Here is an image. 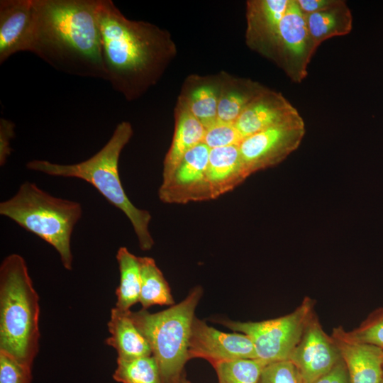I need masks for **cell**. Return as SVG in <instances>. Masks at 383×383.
Wrapping results in <instances>:
<instances>
[{"label":"cell","mask_w":383,"mask_h":383,"mask_svg":"<svg viewBox=\"0 0 383 383\" xmlns=\"http://www.w3.org/2000/svg\"><path fill=\"white\" fill-rule=\"evenodd\" d=\"M98 22L106 80L133 101L156 84L176 55L168 31L127 18L111 0H99Z\"/></svg>","instance_id":"6da1fadb"},{"label":"cell","mask_w":383,"mask_h":383,"mask_svg":"<svg viewBox=\"0 0 383 383\" xmlns=\"http://www.w3.org/2000/svg\"><path fill=\"white\" fill-rule=\"evenodd\" d=\"M217 120L234 123L250 103L265 87L247 79L220 77Z\"/></svg>","instance_id":"44dd1931"},{"label":"cell","mask_w":383,"mask_h":383,"mask_svg":"<svg viewBox=\"0 0 383 383\" xmlns=\"http://www.w3.org/2000/svg\"><path fill=\"white\" fill-rule=\"evenodd\" d=\"M116 257L120 272V282L116 290V307L122 311H128L139 301L141 278L138 257L126 247H121Z\"/></svg>","instance_id":"cb8c5ba5"},{"label":"cell","mask_w":383,"mask_h":383,"mask_svg":"<svg viewBox=\"0 0 383 383\" xmlns=\"http://www.w3.org/2000/svg\"><path fill=\"white\" fill-rule=\"evenodd\" d=\"M243 138L234 123H225L217 120L206 128L203 143L210 149L239 145Z\"/></svg>","instance_id":"83f0119b"},{"label":"cell","mask_w":383,"mask_h":383,"mask_svg":"<svg viewBox=\"0 0 383 383\" xmlns=\"http://www.w3.org/2000/svg\"><path fill=\"white\" fill-rule=\"evenodd\" d=\"M259 383H305L296 367L290 360L267 364L261 373Z\"/></svg>","instance_id":"f1b7e54d"},{"label":"cell","mask_w":383,"mask_h":383,"mask_svg":"<svg viewBox=\"0 0 383 383\" xmlns=\"http://www.w3.org/2000/svg\"><path fill=\"white\" fill-rule=\"evenodd\" d=\"M315 302L305 296L292 312L269 320L247 322L221 320L218 322L235 332L248 335L255 346L257 358L266 364L287 360L314 311Z\"/></svg>","instance_id":"52a82bcc"},{"label":"cell","mask_w":383,"mask_h":383,"mask_svg":"<svg viewBox=\"0 0 383 383\" xmlns=\"http://www.w3.org/2000/svg\"><path fill=\"white\" fill-rule=\"evenodd\" d=\"M129 311L116 307L111 309L108 322L111 335L106 338V343L116 350L118 358L133 359L152 355L148 342L135 326Z\"/></svg>","instance_id":"d6986e66"},{"label":"cell","mask_w":383,"mask_h":383,"mask_svg":"<svg viewBox=\"0 0 383 383\" xmlns=\"http://www.w3.org/2000/svg\"><path fill=\"white\" fill-rule=\"evenodd\" d=\"M30 52L59 72L106 80L99 0H33Z\"/></svg>","instance_id":"7a4b0ae2"},{"label":"cell","mask_w":383,"mask_h":383,"mask_svg":"<svg viewBox=\"0 0 383 383\" xmlns=\"http://www.w3.org/2000/svg\"><path fill=\"white\" fill-rule=\"evenodd\" d=\"M174 118L172 140L163 161L162 182L170 178L188 151L203 143L206 132L205 127L180 99L175 108Z\"/></svg>","instance_id":"e0dca14e"},{"label":"cell","mask_w":383,"mask_h":383,"mask_svg":"<svg viewBox=\"0 0 383 383\" xmlns=\"http://www.w3.org/2000/svg\"><path fill=\"white\" fill-rule=\"evenodd\" d=\"M290 0H250L246 3L247 45L266 57Z\"/></svg>","instance_id":"9a60e30c"},{"label":"cell","mask_w":383,"mask_h":383,"mask_svg":"<svg viewBox=\"0 0 383 383\" xmlns=\"http://www.w3.org/2000/svg\"><path fill=\"white\" fill-rule=\"evenodd\" d=\"M33 0L0 1V64L19 52H30Z\"/></svg>","instance_id":"4fadbf2b"},{"label":"cell","mask_w":383,"mask_h":383,"mask_svg":"<svg viewBox=\"0 0 383 383\" xmlns=\"http://www.w3.org/2000/svg\"><path fill=\"white\" fill-rule=\"evenodd\" d=\"M203 289L196 287L177 304L157 313L142 309L129 311L135 326L148 342L155 359L161 383H179L189 356L191 328Z\"/></svg>","instance_id":"8992f818"},{"label":"cell","mask_w":383,"mask_h":383,"mask_svg":"<svg viewBox=\"0 0 383 383\" xmlns=\"http://www.w3.org/2000/svg\"><path fill=\"white\" fill-rule=\"evenodd\" d=\"M32 367L0 350V383H31Z\"/></svg>","instance_id":"f546056e"},{"label":"cell","mask_w":383,"mask_h":383,"mask_svg":"<svg viewBox=\"0 0 383 383\" xmlns=\"http://www.w3.org/2000/svg\"><path fill=\"white\" fill-rule=\"evenodd\" d=\"M316 50L304 14L296 0H290L266 57L274 61L292 81L300 83L307 76L308 65Z\"/></svg>","instance_id":"9c48e42d"},{"label":"cell","mask_w":383,"mask_h":383,"mask_svg":"<svg viewBox=\"0 0 383 383\" xmlns=\"http://www.w3.org/2000/svg\"><path fill=\"white\" fill-rule=\"evenodd\" d=\"M312 383H350L347 369L342 358L329 372Z\"/></svg>","instance_id":"1f68e13d"},{"label":"cell","mask_w":383,"mask_h":383,"mask_svg":"<svg viewBox=\"0 0 383 383\" xmlns=\"http://www.w3.org/2000/svg\"><path fill=\"white\" fill-rule=\"evenodd\" d=\"M220 86V77L192 76L179 97L205 128L217 121Z\"/></svg>","instance_id":"ffe728a7"},{"label":"cell","mask_w":383,"mask_h":383,"mask_svg":"<svg viewBox=\"0 0 383 383\" xmlns=\"http://www.w3.org/2000/svg\"><path fill=\"white\" fill-rule=\"evenodd\" d=\"M39 297L16 253L0 265V350L32 367L39 350Z\"/></svg>","instance_id":"277c9868"},{"label":"cell","mask_w":383,"mask_h":383,"mask_svg":"<svg viewBox=\"0 0 383 383\" xmlns=\"http://www.w3.org/2000/svg\"><path fill=\"white\" fill-rule=\"evenodd\" d=\"M380 383H383V376H382V380H381Z\"/></svg>","instance_id":"e575fe53"},{"label":"cell","mask_w":383,"mask_h":383,"mask_svg":"<svg viewBox=\"0 0 383 383\" xmlns=\"http://www.w3.org/2000/svg\"><path fill=\"white\" fill-rule=\"evenodd\" d=\"M189 356L202 358L212 366L236 359L257 358L251 339L241 333H227L194 316L189 343Z\"/></svg>","instance_id":"7c38bea8"},{"label":"cell","mask_w":383,"mask_h":383,"mask_svg":"<svg viewBox=\"0 0 383 383\" xmlns=\"http://www.w3.org/2000/svg\"><path fill=\"white\" fill-rule=\"evenodd\" d=\"M15 123L4 118H0V165L4 166L11 155V141L15 136Z\"/></svg>","instance_id":"4dcf8cb0"},{"label":"cell","mask_w":383,"mask_h":383,"mask_svg":"<svg viewBox=\"0 0 383 383\" xmlns=\"http://www.w3.org/2000/svg\"><path fill=\"white\" fill-rule=\"evenodd\" d=\"M210 148L201 143L182 160L158 191L160 199L167 204H187L212 199L207 177Z\"/></svg>","instance_id":"30bf717a"},{"label":"cell","mask_w":383,"mask_h":383,"mask_svg":"<svg viewBox=\"0 0 383 383\" xmlns=\"http://www.w3.org/2000/svg\"><path fill=\"white\" fill-rule=\"evenodd\" d=\"M248 177L238 145L210 149L207 177L212 199L232 191Z\"/></svg>","instance_id":"ac0fdd59"},{"label":"cell","mask_w":383,"mask_h":383,"mask_svg":"<svg viewBox=\"0 0 383 383\" xmlns=\"http://www.w3.org/2000/svg\"><path fill=\"white\" fill-rule=\"evenodd\" d=\"M304 16L308 32L316 49L325 40L347 35L352 30V13L343 0H338L326 10Z\"/></svg>","instance_id":"7402d4cb"},{"label":"cell","mask_w":383,"mask_h":383,"mask_svg":"<svg viewBox=\"0 0 383 383\" xmlns=\"http://www.w3.org/2000/svg\"><path fill=\"white\" fill-rule=\"evenodd\" d=\"M179 383H190V382L186 379L185 376H184Z\"/></svg>","instance_id":"836d02e7"},{"label":"cell","mask_w":383,"mask_h":383,"mask_svg":"<svg viewBox=\"0 0 383 383\" xmlns=\"http://www.w3.org/2000/svg\"><path fill=\"white\" fill-rule=\"evenodd\" d=\"M304 134V121L297 113L245 138L238 147L248 176L282 162L298 148Z\"/></svg>","instance_id":"ba28073f"},{"label":"cell","mask_w":383,"mask_h":383,"mask_svg":"<svg viewBox=\"0 0 383 383\" xmlns=\"http://www.w3.org/2000/svg\"><path fill=\"white\" fill-rule=\"evenodd\" d=\"M340 359L333 339L324 331L313 311L289 360L296 367L305 383H312L329 372Z\"/></svg>","instance_id":"8fae6325"},{"label":"cell","mask_w":383,"mask_h":383,"mask_svg":"<svg viewBox=\"0 0 383 383\" xmlns=\"http://www.w3.org/2000/svg\"><path fill=\"white\" fill-rule=\"evenodd\" d=\"M113 378L120 383H161L159 367L152 355L133 359L117 357Z\"/></svg>","instance_id":"d4e9b609"},{"label":"cell","mask_w":383,"mask_h":383,"mask_svg":"<svg viewBox=\"0 0 383 383\" xmlns=\"http://www.w3.org/2000/svg\"><path fill=\"white\" fill-rule=\"evenodd\" d=\"M141 286L139 301L143 309L154 305L172 306L170 287L153 258L138 257Z\"/></svg>","instance_id":"603a6c76"},{"label":"cell","mask_w":383,"mask_h":383,"mask_svg":"<svg viewBox=\"0 0 383 383\" xmlns=\"http://www.w3.org/2000/svg\"><path fill=\"white\" fill-rule=\"evenodd\" d=\"M133 135L128 121L116 126L108 142L89 159L71 165L34 160L26 163L28 170L55 177H72L86 181L130 220L142 250H149L154 240L148 226L152 216L149 211L135 206L126 194L118 172V161L124 147Z\"/></svg>","instance_id":"3957f363"},{"label":"cell","mask_w":383,"mask_h":383,"mask_svg":"<svg viewBox=\"0 0 383 383\" xmlns=\"http://www.w3.org/2000/svg\"><path fill=\"white\" fill-rule=\"evenodd\" d=\"M338 1V0H296L300 10L304 15L326 10L335 4Z\"/></svg>","instance_id":"d6a6232c"},{"label":"cell","mask_w":383,"mask_h":383,"mask_svg":"<svg viewBox=\"0 0 383 383\" xmlns=\"http://www.w3.org/2000/svg\"><path fill=\"white\" fill-rule=\"evenodd\" d=\"M342 326L333 328V339L348 374L350 383H380L383 350L374 345L348 339Z\"/></svg>","instance_id":"5bb4252c"},{"label":"cell","mask_w":383,"mask_h":383,"mask_svg":"<svg viewBox=\"0 0 383 383\" xmlns=\"http://www.w3.org/2000/svg\"><path fill=\"white\" fill-rule=\"evenodd\" d=\"M345 336L355 342L374 345L383 350V306L372 311L352 331L344 330Z\"/></svg>","instance_id":"4316f807"},{"label":"cell","mask_w":383,"mask_h":383,"mask_svg":"<svg viewBox=\"0 0 383 383\" xmlns=\"http://www.w3.org/2000/svg\"><path fill=\"white\" fill-rule=\"evenodd\" d=\"M0 214L51 245L64 267L72 270L71 238L82 216L79 202L54 196L25 182L14 196L0 203Z\"/></svg>","instance_id":"5b68a950"},{"label":"cell","mask_w":383,"mask_h":383,"mask_svg":"<svg viewBox=\"0 0 383 383\" xmlns=\"http://www.w3.org/2000/svg\"><path fill=\"white\" fill-rule=\"evenodd\" d=\"M266 365L257 358L236 359L217 363L213 367L218 383H259Z\"/></svg>","instance_id":"484cf974"},{"label":"cell","mask_w":383,"mask_h":383,"mask_svg":"<svg viewBox=\"0 0 383 383\" xmlns=\"http://www.w3.org/2000/svg\"><path fill=\"white\" fill-rule=\"evenodd\" d=\"M299 113L281 94L265 88L234 123L243 138L282 123Z\"/></svg>","instance_id":"2e32d148"}]
</instances>
